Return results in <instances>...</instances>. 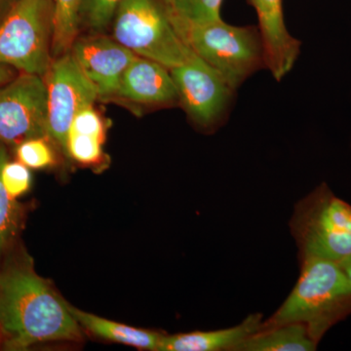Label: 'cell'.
Segmentation results:
<instances>
[{
	"mask_svg": "<svg viewBox=\"0 0 351 351\" xmlns=\"http://www.w3.org/2000/svg\"><path fill=\"white\" fill-rule=\"evenodd\" d=\"M47 86L44 77L19 73L0 86V142L19 145L47 138Z\"/></svg>",
	"mask_w": 351,
	"mask_h": 351,
	"instance_id": "cell-9",
	"label": "cell"
},
{
	"mask_svg": "<svg viewBox=\"0 0 351 351\" xmlns=\"http://www.w3.org/2000/svg\"><path fill=\"white\" fill-rule=\"evenodd\" d=\"M69 52L101 100L115 98L122 76L137 56L114 38L100 34L76 38Z\"/></svg>",
	"mask_w": 351,
	"mask_h": 351,
	"instance_id": "cell-10",
	"label": "cell"
},
{
	"mask_svg": "<svg viewBox=\"0 0 351 351\" xmlns=\"http://www.w3.org/2000/svg\"><path fill=\"white\" fill-rule=\"evenodd\" d=\"M105 138L106 135L69 130V157L83 165L100 163L104 156Z\"/></svg>",
	"mask_w": 351,
	"mask_h": 351,
	"instance_id": "cell-19",
	"label": "cell"
},
{
	"mask_svg": "<svg viewBox=\"0 0 351 351\" xmlns=\"http://www.w3.org/2000/svg\"><path fill=\"white\" fill-rule=\"evenodd\" d=\"M339 265H341V269L345 271L346 276H348L351 282V256L343 261V262L339 263Z\"/></svg>",
	"mask_w": 351,
	"mask_h": 351,
	"instance_id": "cell-25",
	"label": "cell"
},
{
	"mask_svg": "<svg viewBox=\"0 0 351 351\" xmlns=\"http://www.w3.org/2000/svg\"><path fill=\"white\" fill-rule=\"evenodd\" d=\"M0 336L6 350L20 351L45 341H78L82 330L68 304L29 261H22L0 271Z\"/></svg>",
	"mask_w": 351,
	"mask_h": 351,
	"instance_id": "cell-1",
	"label": "cell"
},
{
	"mask_svg": "<svg viewBox=\"0 0 351 351\" xmlns=\"http://www.w3.org/2000/svg\"><path fill=\"white\" fill-rule=\"evenodd\" d=\"M170 71L179 104L191 122L208 133L219 128L226 119L235 90L197 55Z\"/></svg>",
	"mask_w": 351,
	"mask_h": 351,
	"instance_id": "cell-7",
	"label": "cell"
},
{
	"mask_svg": "<svg viewBox=\"0 0 351 351\" xmlns=\"http://www.w3.org/2000/svg\"><path fill=\"white\" fill-rule=\"evenodd\" d=\"M69 311L73 314L78 324L92 334L108 341L122 345L134 346L138 350L158 351L164 334L149 330L138 329L114 322V321L99 317L95 314L85 313L80 309L69 306Z\"/></svg>",
	"mask_w": 351,
	"mask_h": 351,
	"instance_id": "cell-14",
	"label": "cell"
},
{
	"mask_svg": "<svg viewBox=\"0 0 351 351\" xmlns=\"http://www.w3.org/2000/svg\"><path fill=\"white\" fill-rule=\"evenodd\" d=\"M53 58L62 56L71 49L80 31V0H52Z\"/></svg>",
	"mask_w": 351,
	"mask_h": 351,
	"instance_id": "cell-16",
	"label": "cell"
},
{
	"mask_svg": "<svg viewBox=\"0 0 351 351\" xmlns=\"http://www.w3.org/2000/svg\"><path fill=\"white\" fill-rule=\"evenodd\" d=\"M172 22L186 45L235 91L253 73L265 68L258 27H239L221 19L195 25Z\"/></svg>",
	"mask_w": 351,
	"mask_h": 351,
	"instance_id": "cell-3",
	"label": "cell"
},
{
	"mask_svg": "<svg viewBox=\"0 0 351 351\" xmlns=\"http://www.w3.org/2000/svg\"><path fill=\"white\" fill-rule=\"evenodd\" d=\"M262 322V314L256 313L226 329L163 335L158 351H235L245 339L260 329Z\"/></svg>",
	"mask_w": 351,
	"mask_h": 351,
	"instance_id": "cell-13",
	"label": "cell"
},
{
	"mask_svg": "<svg viewBox=\"0 0 351 351\" xmlns=\"http://www.w3.org/2000/svg\"><path fill=\"white\" fill-rule=\"evenodd\" d=\"M19 1L20 0H0V25L5 21Z\"/></svg>",
	"mask_w": 351,
	"mask_h": 351,
	"instance_id": "cell-23",
	"label": "cell"
},
{
	"mask_svg": "<svg viewBox=\"0 0 351 351\" xmlns=\"http://www.w3.org/2000/svg\"><path fill=\"white\" fill-rule=\"evenodd\" d=\"M16 71H18L8 64H0V86L13 80L18 75Z\"/></svg>",
	"mask_w": 351,
	"mask_h": 351,
	"instance_id": "cell-24",
	"label": "cell"
},
{
	"mask_svg": "<svg viewBox=\"0 0 351 351\" xmlns=\"http://www.w3.org/2000/svg\"><path fill=\"white\" fill-rule=\"evenodd\" d=\"M18 160L32 169H44L55 162L54 154L46 138H29L18 145Z\"/></svg>",
	"mask_w": 351,
	"mask_h": 351,
	"instance_id": "cell-21",
	"label": "cell"
},
{
	"mask_svg": "<svg viewBox=\"0 0 351 351\" xmlns=\"http://www.w3.org/2000/svg\"><path fill=\"white\" fill-rule=\"evenodd\" d=\"M115 98L144 107H171L179 104L170 69L147 58L136 56L120 82Z\"/></svg>",
	"mask_w": 351,
	"mask_h": 351,
	"instance_id": "cell-12",
	"label": "cell"
},
{
	"mask_svg": "<svg viewBox=\"0 0 351 351\" xmlns=\"http://www.w3.org/2000/svg\"><path fill=\"white\" fill-rule=\"evenodd\" d=\"M1 180L7 193L15 199L25 195L31 189V172L29 167L21 163L20 161L17 162L7 161L2 168Z\"/></svg>",
	"mask_w": 351,
	"mask_h": 351,
	"instance_id": "cell-22",
	"label": "cell"
},
{
	"mask_svg": "<svg viewBox=\"0 0 351 351\" xmlns=\"http://www.w3.org/2000/svg\"><path fill=\"white\" fill-rule=\"evenodd\" d=\"M301 274L292 292L261 327L302 323L315 343L351 314V282L339 263L319 258L300 260Z\"/></svg>",
	"mask_w": 351,
	"mask_h": 351,
	"instance_id": "cell-2",
	"label": "cell"
},
{
	"mask_svg": "<svg viewBox=\"0 0 351 351\" xmlns=\"http://www.w3.org/2000/svg\"><path fill=\"white\" fill-rule=\"evenodd\" d=\"M258 17L265 68L276 82H281L294 68L301 41L289 32L284 20L283 0H249Z\"/></svg>",
	"mask_w": 351,
	"mask_h": 351,
	"instance_id": "cell-11",
	"label": "cell"
},
{
	"mask_svg": "<svg viewBox=\"0 0 351 351\" xmlns=\"http://www.w3.org/2000/svg\"><path fill=\"white\" fill-rule=\"evenodd\" d=\"M318 343L302 323L261 327L244 339L235 351H313Z\"/></svg>",
	"mask_w": 351,
	"mask_h": 351,
	"instance_id": "cell-15",
	"label": "cell"
},
{
	"mask_svg": "<svg viewBox=\"0 0 351 351\" xmlns=\"http://www.w3.org/2000/svg\"><path fill=\"white\" fill-rule=\"evenodd\" d=\"M121 0H80V29L100 34L112 24Z\"/></svg>",
	"mask_w": 351,
	"mask_h": 351,
	"instance_id": "cell-20",
	"label": "cell"
},
{
	"mask_svg": "<svg viewBox=\"0 0 351 351\" xmlns=\"http://www.w3.org/2000/svg\"><path fill=\"white\" fill-rule=\"evenodd\" d=\"M47 86V138L69 156V128L78 112L94 106L98 92L71 52L53 58L44 76Z\"/></svg>",
	"mask_w": 351,
	"mask_h": 351,
	"instance_id": "cell-8",
	"label": "cell"
},
{
	"mask_svg": "<svg viewBox=\"0 0 351 351\" xmlns=\"http://www.w3.org/2000/svg\"><path fill=\"white\" fill-rule=\"evenodd\" d=\"M291 232L299 260L319 258L341 263L351 256V205L322 182L295 205Z\"/></svg>",
	"mask_w": 351,
	"mask_h": 351,
	"instance_id": "cell-4",
	"label": "cell"
},
{
	"mask_svg": "<svg viewBox=\"0 0 351 351\" xmlns=\"http://www.w3.org/2000/svg\"><path fill=\"white\" fill-rule=\"evenodd\" d=\"M52 0H20L0 25V64L46 75L53 61Z\"/></svg>",
	"mask_w": 351,
	"mask_h": 351,
	"instance_id": "cell-6",
	"label": "cell"
},
{
	"mask_svg": "<svg viewBox=\"0 0 351 351\" xmlns=\"http://www.w3.org/2000/svg\"><path fill=\"white\" fill-rule=\"evenodd\" d=\"M170 18L182 24H205L221 19L223 0H163Z\"/></svg>",
	"mask_w": 351,
	"mask_h": 351,
	"instance_id": "cell-17",
	"label": "cell"
},
{
	"mask_svg": "<svg viewBox=\"0 0 351 351\" xmlns=\"http://www.w3.org/2000/svg\"><path fill=\"white\" fill-rule=\"evenodd\" d=\"M7 161L5 147L0 142V257L15 237L21 221L19 204L7 193L1 180L2 168Z\"/></svg>",
	"mask_w": 351,
	"mask_h": 351,
	"instance_id": "cell-18",
	"label": "cell"
},
{
	"mask_svg": "<svg viewBox=\"0 0 351 351\" xmlns=\"http://www.w3.org/2000/svg\"><path fill=\"white\" fill-rule=\"evenodd\" d=\"M112 24L115 40L169 69L195 55L176 29L163 0H121Z\"/></svg>",
	"mask_w": 351,
	"mask_h": 351,
	"instance_id": "cell-5",
	"label": "cell"
}]
</instances>
